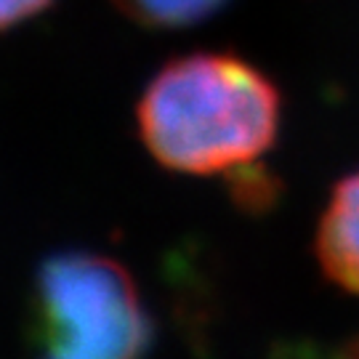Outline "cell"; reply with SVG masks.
Masks as SVG:
<instances>
[{
    "mask_svg": "<svg viewBox=\"0 0 359 359\" xmlns=\"http://www.w3.org/2000/svg\"><path fill=\"white\" fill-rule=\"evenodd\" d=\"M280 90L234 53L197 51L168 62L144 90L136 123L160 165L189 176H237L271 149Z\"/></svg>",
    "mask_w": 359,
    "mask_h": 359,
    "instance_id": "1",
    "label": "cell"
},
{
    "mask_svg": "<svg viewBox=\"0 0 359 359\" xmlns=\"http://www.w3.org/2000/svg\"><path fill=\"white\" fill-rule=\"evenodd\" d=\"M27 344L29 359H144L152 317L123 264L65 250L35 271Z\"/></svg>",
    "mask_w": 359,
    "mask_h": 359,
    "instance_id": "2",
    "label": "cell"
},
{
    "mask_svg": "<svg viewBox=\"0 0 359 359\" xmlns=\"http://www.w3.org/2000/svg\"><path fill=\"white\" fill-rule=\"evenodd\" d=\"M117 11L149 29H184L224 8L229 0H112Z\"/></svg>",
    "mask_w": 359,
    "mask_h": 359,
    "instance_id": "4",
    "label": "cell"
},
{
    "mask_svg": "<svg viewBox=\"0 0 359 359\" xmlns=\"http://www.w3.org/2000/svg\"><path fill=\"white\" fill-rule=\"evenodd\" d=\"M53 0H0V32L32 19L35 13L46 11Z\"/></svg>",
    "mask_w": 359,
    "mask_h": 359,
    "instance_id": "5",
    "label": "cell"
},
{
    "mask_svg": "<svg viewBox=\"0 0 359 359\" xmlns=\"http://www.w3.org/2000/svg\"><path fill=\"white\" fill-rule=\"evenodd\" d=\"M314 256L330 283L359 295V170L333 187L317 224Z\"/></svg>",
    "mask_w": 359,
    "mask_h": 359,
    "instance_id": "3",
    "label": "cell"
}]
</instances>
